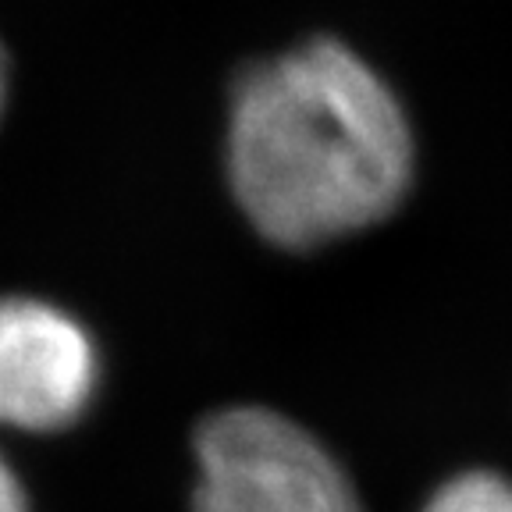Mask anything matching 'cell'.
I'll return each mask as SVG.
<instances>
[{
	"mask_svg": "<svg viewBox=\"0 0 512 512\" xmlns=\"http://www.w3.org/2000/svg\"><path fill=\"white\" fill-rule=\"evenodd\" d=\"M413 160L399 96L345 43H303L249 68L232 93L228 182L274 246L317 249L384 221Z\"/></svg>",
	"mask_w": 512,
	"mask_h": 512,
	"instance_id": "obj_1",
	"label": "cell"
},
{
	"mask_svg": "<svg viewBox=\"0 0 512 512\" xmlns=\"http://www.w3.org/2000/svg\"><path fill=\"white\" fill-rule=\"evenodd\" d=\"M189 512H363V502L306 427L264 406H232L196 431Z\"/></svg>",
	"mask_w": 512,
	"mask_h": 512,
	"instance_id": "obj_2",
	"label": "cell"
},
{
	"mask_svg": "<svg viewBox=\"0 0 512 512\" xmlns=\"http://www.w3.org/2000/svg\"><path fill=\"white\" fill-rule=\"evenodd\" d=\"M100 352L82 320L32 296L0 299V427L50 434L82 420Z\"/></svg>",
	"mask_w": 512,
	"mask_h": 512,
	"instance_id": "obj_3",
	"label": "cell"
},
{
	"mask_svg": "<svg viewBox=\"0 0 512 512\" xmlns=\"http://www.w3.org/2000/svg\"><path fill=\"white\" fill-rule=\"evenodd\" d=\"M424 512H512V480L491 470H470L445 480Z\"/></svg>",
	"mask_w": 512,
	"mask_h": 512,
	"instance_id": "obj_4",
	"label": "cell"
},
{
	"mask_svg": "<svg viewBox=\"0 0 512 512\" xmlns=\"http://www.w3.org/2000/svg\"><path fill=\"white\" fill-rule=\"evenodd\" d=\"M0 512H29V495H25L22 477L15 473V466L8 463V456L0 452Z\"/></svg>",
	"mask_w": 512,
	"mask_h": 512,
	"instance_id": "obj_5",
	"label": "cell"
},
{
	"mask_svg": "<svg viewBox=\"0 0 512 512\" xmlns=\"http://www.w3.org/2000/svg\"><path fill=\"white\" fill-rule=\"evenodd\" d=\"M4 104H8V50L0 43V114H4Z\"/></svg>",
	"mask_w": 512,
	"mask_h": 512,
	"instance_id": "obj_6",
	"label": "cell"
}]
</instances>
